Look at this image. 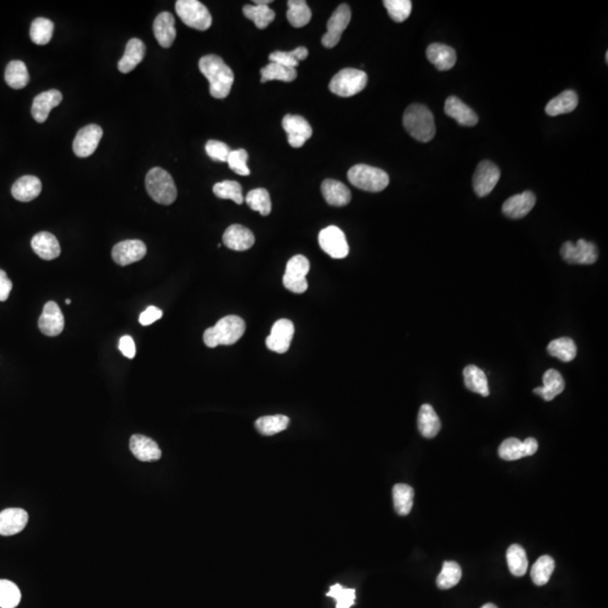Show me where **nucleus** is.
Masks as SVG:
<instances>
[{"label": "nucleus", "mask_w": 608, "mask_h": 608, "mask_svg": "<svg viewBox=\"0 0 608 608\" xmlns=\"http://www.w3.org/2000/svg\"><path fill=\"white\" fill-rule=\"evenodd\" d=\"M606 63H608V52H606Z\"/></svg>", "instance_id": "obj_60"}, {"label": "nucleus", "mask_w": 608, "mask_h": 608, "mask_svg": "<svg viewBox=\"0 0 608 608\" xmlns=\"http://www.w3.org/2000/svg\"><path fill=\"white\" fill-rule=\"evenodd\" d=\"M130 450L136 459L142 462L158 461L161 457L157 443L143 435H134L131 438Z\"/></svg>", "instance_id": "obj_25"}, {"label": "nucleus", "mask_w": 608, "mask_h": 608, "mask_svg": "<svg viewBox=\"0 0 608 608\" xmlns=\"http://www.w3.org/2000/svg\"><path fill=\"white\" fill-rule=\"evenodd\" d=\"M383 5L394 22H405L411 16L413 3L411 0H386Z\"/></svg>", "instance_id": "obj_49"}, {"label": "nucleus", "mask_w": 608, "mask_h": 608, "mask_svg": "<svg viewBox=\"0 0 608 608\" xmlns=\"http://www.w3.org/2000/svg\"><path fill=\"white\" fill-rule=\"evenodd\" d=\"M555 569V563L550 555H542L536 560L531 570V578L536 586H544L551 578Z\"/></svg>", "instance_id": "obj_41"}, {"label": "nucleus", "mask_w": 608, "mask_h": 608, "mask_svg": "<svg viewBox=\"0 0 608 608\" xmlns=\"http://www.w3.org/2000/svg\"><path fill=\"white\" fill-rule=\"evenodd\" d=\"M290 424V418L284 415L265 416L257 419L255 427L259 434L273 436L286 430Z\"/></svg>", "instance_id": "obj_38"}, {"label": "nucleus", "mask_w": 608, "mask_h": 608, "mask_svg": "<svg viewBox=\"0 0 608 608\" xmlns=\"http://www.w3.org/2000/svg\"><path fill=\"white\" fill-rule=\"evenodd\" d=\"M34 253L44 259V261H53L58 259L61 254L60 244L58 241L53 234L50 232H38L36 236L33 237L31 241Z\"/></svg>", "instance_id": "obj_24"}, {"label": "nucleus", "mask_w": 608, "mask_h": 608, "mask_svg": "<svg viewBox=\"0 0 608 608\" xmlns=\"http://www.w3.org/2000/svg\"><path fill=\"white\" fill-rule=\"evenodd\" d=\"M310 271V261L307 257L296 255L288 261L286 274L283 276L284 288L292 293L302 294L308 290V281L305 278Z\"/></svg>", "instance_id": "obj_8"}, {"label": "nucleus", "mask_w": 608, "mask_h": 608, "mask_svg": "<svg viewBox=\"0 0 608 608\" xmlns=\"http://www.w3.org/2000/svg\"><path fill=\"white\" fill-rule=\"evenodd\" d=\"M403 126L408 134L419 142L432 141L436 134L433 113L421 104H413L406 109Z\"/></svg>", "instance_id": "obj_3"}, {"label": "nucleus", "mask_w": 608, "mask_h": 608, "mask_svg": "<svg viewBox=\"0 0 608 608\" xmlns=\"http://www.w3.org/2000/svg\"><path fill=\"white\" fill-rule=\"evenodd\" d=\"M153 33L158 43L163 48H170L176 38L175 17L168 11H163L156 17L153 22Z\"/></svg>", "instance_id": "obj_26"}, {"label": "nucleus", "mask_w": 608, "mask_h": 608, "mask_svg": "<svg viewBox=\"0 0 608 608\" xmlns=\"http://www.w3.org/2000/svg\"><path fill=\"white\" fill-rule=\"evenodd\" d=\"M481 608H498V607H497V606L494 605V604L488 603V604H484V605L482 606V607H481Z\"/></svg>", "instance_id": "obj_58"}, {"label": "nucleus", "mask_w": 608, "mask_h": 608, "mask_svg": "<svg viewBox=\"0 0 608 608\" xmlns=\"http://www.w3.org/2000/svg\"><path fill=\"white\" fill-rule=\"evenodd\" d=\"M198 68L209 80L210 94L217 99L226 98L230 94L234 82V71L215 55H204L198 63Z\"/></svg>", "instance_id": "obj_1"}, {"label": "nucleus", "mask_w": 608, "mask_h": 608, "mask_svg": "<svg viewBox=\"0 0 608 608\" xmlns=\"http://www.w3.org/2000/svg\"><path fill=\"white\" fill-rule=\"evenodd\" d=\"M38 328L42 334L50 337L58 336L63 332L65 317L55 302L50 301L44 305L43 313L38 319Z\"/></svg>", "instance_id": "obj_18"}, {"label": "nucleus", "mask_w": 608, "mask_h": 608, "mask_svg": "<svg viewBox=\"0 0 608 608\" xmlns=\"http://www.w3.org/2000/svg\"><path fill=\"white\" fill-rule=\"evenodd\" d=\"M394 509L401 516H407L411 513L413 506L415 492L413 487L406 484H398L392 489Z\"/></svg>", "instance_id": "obj_35"}, {"label": "nucleus", "mask_w": 608, "mask_h": 608, "mask_svg": "<svg viewBox=\"0 0 608 608\" xmlns=\"http://www.w3.org/2000/svg\"><path fill=\"white\" fill-rule=\"evenodd\" d=\"M321 192L327 203L332 207H345L352 200L349 188L338 180H325L321 184Z\"/></svg>", "instance_id": "obj_30"}, {"label": "nucleus", "mask_w": 608, "mask_h": 608, "mask_svg": "<svg viewBox=\"0 0 608 608\" xmlns=\"http://www.w3.org/2000/svg\"><path fill=\"white\" fill-rule=\"evenodd\" d=\"M175 9L178 17L188 28L207 31L212 25V16L209 9L197 0H178Z\"/></svg>", "instance_id": "obj_7"}, {"label": "nucleus", "mask_w": 608, "mask_h": 608, "mask_svg": "<svg viewBox=\"0 0 608 608\" xmlns=\"http://www.w3.org/2000/svg\"><path fill=\"white\" fill-rule=\"evenodd\" d=\"M427 59L440 71L451 70L456 63V52L451 46L433 43L427 48Z\"/></svg>", "instance_id": "obj_27"}, {"label": "nucleus", "mask_w": 608, "mask_h": 608, "mask_svg": "<svg viewBox=\"0 0 608 608\" xmlns=\"http://www.w3.org/2000/svg\"><path fill=\"white\" fill-rule=\"evenodd\" d=\"M283 129L288 134L291 147L301 148L313 136V128L303 116L288 114L283 117Z\"/></svg>", "instance_id": "obj_13"}, {"label": "nucleus", "mask_w": 608, "mask_h": 608, "mask_svg": "<svg viewBox=\"0 0 608 608\" xmlns=\"http://www.w3.org/2000/svg\"><path fill=\"white\" fill-rule=\"evenodd\" d=\"M146 44L139 38H131L125 48V53L122 59L119 61L117 68L122 74H129L140 65L146 55Z\"/></svg>", "instance_id": "obj_28"}, {"label": "nucleus", "mask_w": 608, "mask_h": 608, "mask_svg": "<svg viewBox=\"0 0 608 608\" xmlns=\"http://www.w3.org/2000/svg\"><path fill=\"white\" fill-rule=\"evenodd\" d=\"M223 244L229 249L244 251L250 249L255 244V236L249 229L241 224H232L223 234Z\"/></svg>", "instance_id": "obj_19"}, {"label": "nucleus", "mask_w": 608, "mask_h": 608, "mask_svg": "<svg viewBox=\"0 0 608 608\" xmlns=\"http://www.w3.org/2000/svg\"><path fill=\"white\" fill-rule=\"evenodd\" d=\"M507 565L511 575L523 577L528 568L526 552L519 544H513L507 550Z\"/></svg>", "instance_id": "obj_40"}, {"label": "nucleus", "mask_w": 608, "mask_h": 608, "mask_svg": "<svg viewBox=\"0 0 608 608\" xmlns=\"http://www.w3.org/2000/svg\"><path fill=\"white\" fill-rule=\"evenodd\" d=\"M543 386L534 389V393L542 396L545 401H552L555 396L563 393L565 388L563 375L557 369H548L543 375Z\"/></svg>", "instance_id": "obj_31"}, {"label": "nucleus", "mask_w": 608, "mask_h": 608, "mask_svg": "<svg viewBox=\"0 0 608 608\" xmlns=\"http://www.w3.org/2000/svg\"><path fill=\"white\" fill-rule=\"evenodd\" d=\"M352 19V11L349 6L342 4L334 11L327 24V33L321 38V43L327 49H332L340 43L342 33L347 28Z\"/></svg>", "instance_id": "obj_10"}, {"label": "nucleus", "mask_w": 608, "mask_h": 608, "mask_svg": "<svg viewBox=\"0 0 608 608\" xmlns=\"http://www.w3.org/2000/svg\"><path fill=\"white\" fill-rule=\"evenodd\" d=\"M161 317H163V311L161 309H158L157 307H148L140 315L139 321H140L142 326H149V325H152V323L159 320Z\"/></svg>", "instance_id": "obj_54"}, {"label": "nucleus", "mask_w": 608, "mask_h": 608, "mask_svg": "<svg viewBox=\"0 0 608 608\" xmlns=\"http://www.w3.org/2000/svg\"><path fill=\"white\" fill-rule=\"evenodd\" d=\"M119 348H120L121 353L125 356V357H128V359H134V356H136V344H134V340H132V337L131 336H123L120 340V344H119Z\"/></svg>", "instance_id": "obj_55"}, {"label": "nucleus", "mask_w": 608, "mask_h": 608, "mask_svg": "<svg viewBox=\"0 0 608 608\" xmlns=\"http://www.w3.org/2000/svg\"><path fill=\"white\" fill-rule=\"evenodd\" d=\"M538 450V440L533 438L521 442L519 438H511L504 440L499 446L498 454L505 461H516L526 456L534 455Z\"/></svg>", "instance_id": "obj_14"}, {"label": "nucleus", "mask_w": 608, "mask_h": 608, "mask_svg": "<svg viewBox=\"0 0 608 608\" xmlns=\"http://www.w3.org/2000/svg\"><path fill=\"white\" fill-rule=\"evenodd\" d=\"M308 55H309V51H308L307 48L299 46V48H296L293 51L273 52V53L269 55L268 59L271 60V63H278V65H284V67H288V68L295 69L299 65V61L305 60Z\"/></svg>", "instance_id": "obj_47"}, {"label": "nucleus", "mask_w": 608, "mask_h": 608, "mask_svg": "<svg viewBox=\"0 0 608 608\" xmlns=\"http://www.w3.org/2000/svg\"><path fill=\"white\" fill-rule=\"evenodd\" d=\"M462 578V569L455 561H445L443 563L442 571L436 579L440 590H445L453 588L459 584Z\"/></svg>", "instance_id": "obj_45"}, {"label": "nucleus", "mask_w": 608, "mask_h": 608, "mask_svg": "<svg viewBox=\"0 0 608 608\" xmlns=\"http://www.w3.org/2000/svg\"><path fill=\"white\" fill-rule=\"evenodd\" d=\"M293 336V322L288 319H281L274 323L271 335L266 338L267 348L275 353H286L290 348Z\"/></svg>", "instance_id": "obj_16"}, {"label": "nucleus", "mask_w": 608, "mask_h": 608, "mask_svg": "<svg viewBox=\"0 0 608 608\" xmlns=\"http://www.w3.org/2000/svg\"><path fill=\"white\" fill-rule=\"evenodd\" d=\"M65 303H67V304H71V300H70V299H67V300H65Z\"/></svg>", "instance_id": "obj_59"}, {"label": "nucleus", "mask_w": 608, "mask_h": 608, "mask_svg": "<svg viewBox=\"0 0 608 608\" xmlns=\"http://www.w3.org/2000/svg\"><path fill=\"white\" fill-rule=\"evenodd\" d=\"M288 9L286 17L290 24L294 28H303L311 21L313 13L304 0H290L288 3Z\"/></svg>", "instance_id": "obj_37"}, {"label": "nucleus", "mask_w": 608, "mask_h": 608, "mask_svg": "<svg viewBox=\"0 0 608 608\" xmlns=\"http://www.w3.org/2000/svg\"><path fill=\"white\" fill-rule=\"evenodd\" d=\"M244 16L255 23L259 30L266 28L275 19V13L268 6L246 5L242 9Z\"/></svg>", "instance_id": "obj_44"}, {"label": "nucleus", "mask_w": 608, "mask_h": 608, "mask_svg": "<svg viewBox=\"0 0 608 608\" xmlns=\"http://www.w3.org/2000/svg\"><path fill=\"white\" fill-rule=\"evenodd\" d=\"M28 515L21 508H9L0 513V535L18 534L28 525Z\"/></svg>", "instance_id": "obj_22"}, {"label": "nucleus", "mask_w": 608, "mask_h": 608, "mask_svg": "<svg viewBox=\"0 0 608 608\" xmlns=\"http://www.w3.org/2000/svg\"><path fill=\"white\" fill-rule=\"evenodd\" d=\"M5 80L9 87L14 89L26 87L30 82L28 67L23 61H11L6 68Z\"/></svg>", "instance_id": "obj_36"}, {"label": "nucleus", "mask_w": 608, "mask_h": 608, "mask_svg": "<svg viewBox=\"0 0 608 608\" xmlns=\"http://www.w3.org/2000/svg\"><path fill=\"white\" fill-rule=\"evenodd\" d=\"M561 256L568 264L592 265L597 261L598 250L596 244L592 242L579 239L577 244L565 242L561 247Z\"/></svg>", "instance_id": "obj_11"}, {"label": "nucleus", "mask_w": 608, "mask_h": 608, "mask_svg": "<svg viewBox=\"0 0 608 608\" xmlns=\"http://www.w3.org/2000/svg\"><path fill=\"white\" fill-rule=\"evenodd\" d=\"M147 255V247L141 240H125L115 244L112 249V257L120 266H128L130 264L141 261Z\"/></svg>", "instance_id": "obj_17"}, {"label": "nucleus", "mask_w": 608, "mask_h": 608, "mask_svg": "<svg viewBox=\"0 0 608 608\" xmlns=\"http://www.w3.org/2000/svg\"><path fill=\"white\" fill-rule=\"evenodd\" d=\"M13 288V283L9 280L5 271L0 269V302H5L9 299Z\"/></svg>", "instance_id": "obj_56"}, {"label": "nucleus", "mask_w": 608, "mask_h": 608, "mask_svg": "<svg viewBox=\"0 0 608 608\" xmlns=\"http://www.w3.org/2000/svg\"><path fill=\"white\" fill-rule=\"evenodd\" d=\"M21 602L18 587L9 580H0V608H15Z\"/></svg>", "instance_id": "obj_50"}, {"label": "nucleus", "mask_w": 608, "mask_h": 608, "mask_svg": "<svg viewBox=\"0 0 608 608\" xmlns=\"http://www.w3.org/2000/svg\"><path fill=\"white\" fill-rule=\"evenodd\" d=\"M63 102V94L59 90L51 89L41 92L33 101L32 116L38 123H44L49 116L50 112L59 107Z\"/></svg>", "instance_id": "obj_21"}, {"label": "nucleus", "mask_w": 608, "mask_h": 608, "mask_svg": "<svg viewBox=\"0 0 608 608\" xmlns=\"http://www.w3.org/2000/svg\"><path fill=\"white\" fill-rule=\"evenodd\" d=\"M417 424H418L419 432L425 438H434L435 436H438L442 428L440 417L434 408L428 403L421 406L419 409Z\"/></svg>", "instance_id": "obj_32"}, {"label": "nucleus", "mask_w": 608, "mask_h": 608, "mask_svg": "<svg viewBox=\"0 0 608 608\" xmlns=\"http://www.w3.org/2000/svg\"><path fill=\"white\" fill-rule=\"evenodd\" d=\"M272 3H273L272 0H264V1H261V0H256V1H254V4H255V5H261V6H268L269 4H272Z\"/></svg>", "instance_id": "obj_57"}, {"label": "nucleus", "mask_w": 608, "mask_h": 608, "mask_svg": "<svg viewBox=\"0 0 608 608\" xmlns=\"http://www.w3.org/2000/svg\"><path fill=\"white\" fill-rule=\"evenodd\" d=\"M244 200H246V203L250 209L259 212L263 217H266L272 212L271 196L265 188H255V190H250Z\"/></svg>", "instance_id": "obj_43"}, {"label": "nucleus", "mask_w": 608, "mask_h": 608, "mask_svg": "<svg viewBox=\"0 0 608 608\" xmlns=\"http://www.w3.org/2000/svg\"><path fill=\"white\" fill-rule=\"evenodd\" d=\"M500 170L492 161H484L479 163L473 176V188L480 197L492 193L499 182Z\"/></svg>", "instance_id": "obj_12"}, {"label": "nucleus", "mask_w": 608, "mask_h": 608, "mask_svg": "<svg viewBox=\"0 0 608 608\" xmlns=\"http://www.w3.org/2000/svg\"><path fill=\"white\" fill-rule=\"evenodd\" d=\"M578 107V95L575 90H565L548 102L545 113L548 116L568 114Z\"/></svg>", "instance_id": "obj_33"}, {"label": "nucleus", "mask_w": 608, "mask_h": 608, "mask_svg": "<svg viewBox=\"0 0 608 608\" xmlns=\"http://www.w3.org/2000/svg\"><path fill=\"white\" fill-rule=\"evenodd\" d=\"M205 151L212 161L227 163L231 150L228 147V144L224 143V142L209 140L207 146H205Z\"/></svg>", "instance_id": "obj_53"}, {"label": "nucleus", "mask_w": 608, "mask_h": 608, "mask_svg": "<svg viewBox=\"0 0 608 608\" xmlns=\"http://www.w3.org/2000/svg\"><path fill=\"white\" fill-rule=\"evenodd\" d=\"M146 188L153 201L170 205L177 198V188L168 171L161 167L150 169L146 177Z\"/></svg>", "instance_id": "obj_4"}, {"label": "nucleus", "mask_w": 608, "mask_h": 608, "mask_svg": "<svg viewBox=\"0 0 608 608\" xmlns=\"http://www.w3.org/2000/svg\"><path fill=\"white\" fill-rule=\"evenodd\" d=\"M103 136V130L99 125L89 124L80 129L74 140L75 155L79 158H87L97 149Z\"/></svg>", "instance_id": "obj_15"}, {"label": "nucleus", "mask_w": 608, "mask_h": 608, "mask_svg": "<svg viewBox=\"0 0 608 608\" xmlns=\"http://www.w3.org/2000/svg\"><path fill=\"white\" fill-rule=\"evenodd\" d=\"M246 323L238 315H227L204 332V344L210 348L234 345L244 336Z\"/></svg>", "instance_id": "obj_2"}, {"label": "nucleus", "mask_w": 608, "mask_h": 608, "mask_svg": "<svg viewBox=\"0 0 608 608\" xmlns=\"http://www.w3.org/2000/svg\"><path fill=\"white\" fill-rule=\"evenodd\" d=\"M348 180L355 188L371 193H378L388 188L390 178L386 171L369 165H355L348 170Z\"/></svg>", "instance_id": "obj_5"}, {"label": "nucleus", "mask_w": 608, "mask_h": 608, "mask_svg": "<svg viewBox=\"0 0 608 608\" xmlns=\"http://www.w3.org/2000/svg\"><path fill=\"white\" fill-rule=\"evenodd\" d=\"M213 193L222 200H231L238 205L244 203V201L241 185L234 180H223V182L217 183L213 186Z\"/></svg>", "instance_id": "obj_48"}, {"label": "nucleus", "mask_w": 608, "mask_h": 608, "mask_svg": "<svg viewBox=\"0 0 608 608\" xmlns=\"http://www.w3.org/2000/svg\"><path fill=\"white\" fill-rule=\"evenodd\" d=\"M261 82H267L272 80H281V82H291L295 80L298 72L295 69L288 68L278 63H271L265 65L261 70Z\"/></svg>", "instance_id": "obj_42"}, {"label": "nucleus", "mask_w": 608, "mask_h": 608, "mask_svg": "<svg viewBox=\"0 0 608 608\" xmlns=\"http://www.w3.org/2000/svg\"><path fill=\"white\" fill-rule=\"evenodd\" d=\"M248 152L244 149H237L230 152L229 155L228 163L231 170L234 171L236 174L240 176H248L250 175V169L248 168Z\"/></svg>", "instance_id": "obj_52"}, {"label": "nucleus", "mask_w": 608, "mask_h": 608, "mask_svg": "<svg viewBox=\"0 0 608 608\" xmlns=\"http://www.w3.org/2000/svg\"><path fill=\"white\" fill-rule=\"evenodd\" d=\"M53 31H55V24L50 19L38 17L34 19L31 25V40L38 45H45L51 41Z\"/></svg>", "instance_id": "obj_46"}, {"label": "nucleus", "mask_w": 608, "mask_h": 608, "mask_svg": "<svg viewBox=\"0 0 608 608\" xmlns=\"http://www.w3.org/2000/svg\"><path fill=\"white\" fill-rule=\"evenodd\" d=\"M42 192V183L36 176H23L11 188V195L19 202L36 200Z\"/></svg>", "instance_id": "obj_29"}, {"label": "nucleus", "mask_w": 608, "mask_h": 608, "mask_svg": "<svg viewBox=\"0 0 608 608\" xmlns=\"http://www.w3.org/2000/svg\"><path fill=\"white\" fill-rule=\"evenodd\" d=\"M536 197L532 192H524L508 198L502 205V213L511 219H521L526 217L534 207Z\"/></svg>", "instance_id": "obj_20"}, {"label": "nucleus", "mask_w": 608, "mask_h": 608, "mask_svg": "<svg viewBox=\"0 0 608 608\" xmlns=\"http://www.w3.org/2000/svg\"><path fill=\"white\" fill-rule=\"evenodd\" d=\"M444 111L446 115L463 126H474L478 124L479 117L477 113L455 96H450L446 99Z\"/></svg>", "instance_id": "obj_23"}, {"label": "nucleus", "mask_w": 608, "mask_h": 608, "mask_svg": "<svg viewBox=\"0 0 608 608\" xmlns=\"http://www.w3.org/2000/svg\"><path fill=\"white\" fill-rule=\"evenodd\" d=\"M319 244L321 249L332 259H342L349 254V246L346 236L338 227L330 226L320 231Z\"/></svg>", "instance_id": "obj_9"}, {"label": "nucleus", "mask_w": 608, "mask_h": 608, "mask_svg": "<svg viewBox=\"0 0 608 608\" xmlns=\"http://www.w3.org/2000/svg\"><path fill=\"white\" fill-rule=\"evenodd\" d=\"M367 72L359 69L345 68L332 77L329 89L340 97H352L367 87Z\"/></svg>", "instance_id": "obj_6"}, {"label": "nucleus", "mask_w": 608, "mask_h": 608, "mask_svg": "<svg viewBox=\"0 0 608 608\" xmlns=\"http://www.w3.org/2000/svg\"><path fill=\"white\" fill-rule=\"evenodd\" d=\"M465 386L470 391L482 396H489L488 379L486 373L475 365H469L463 371Z\"/></svg>", "instance_id": "obj_34"}, {"label": "nucleus", "mask_w": 608, "mask_h": 608, "mask_svg": "<svg viewBox=\"0 0 608 608\" xmlns=\"http://www.w3.org/2000/svg\"><path fill=\"white\" fill-rule=\"evenodd\" d=\"M548 352L550 355L553 356L560 361L571 362L577 356V346L571 338L563 337L558 340H552L548 346Z\"/></svg>", "instance_id": "obj_39"}, {"label": "nucleus", "mask_w": 608, "mask_h": 608, "mask_svg": "<svg viewBox=\"0 0 608 608\" xmlns=\"http://www.w3.org/2000/svg\"><path fill=\"white\" fill-rule=\"evenodd\" d=\"M326 595L336 600V608H350L355 604L356 590L353 588H344L342 585L336 584L330 587Z\"/></svg>", "instance_id": "obj_51"}]
</instances>
